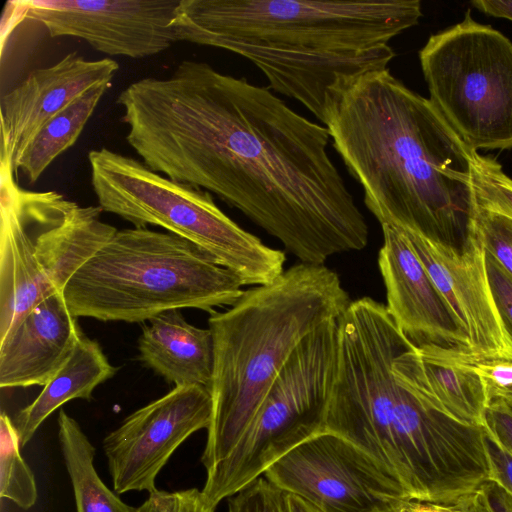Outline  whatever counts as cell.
Wrapping results in <instances>:
<instances>
[{"label":"cell","mask_w":512,"mask_h":512,"mask_svg":"<svg viewBox=\"0 0 512 512\" xmlns=\"http://www.w3.org/2000/svg\"><path fill=\"white\" fill-rule=\"evenodd\" d=\"M403 512H462L456 505L410 501Z\"/></svg>","instance_id":"obj_33"},{"label":"cell","mask_w":512,"mask_h":512,"mask_svg":"<svg viewBox=\"0 0 512 512\" xmlns=\"http://www.w3.org/2000/svg\"><path fill=\"white\" fill-rule=\"evenodd\" d=\"M429 100L473 151L512 149V42L467 10L419 51Z\"/></svg>","instance_id":"obj_9"},{"label":"cell","mask_w":512,"mask_h":512,"mask_svg":"<svg viewBox=\"0 0 512 512\" xmlns=\"http://www.w3.org/2000/svg\"><path fill=\"white\" fill-rule=\"evenodd\" d=\"M480 491L490 512H512V495L498 484L488 481Z\"/></svg>","instance_id":"obj_31"},{"label":"cell","mask_w":512,"mask_h":512,"mask_svg":"<svg viewBox=\"0 0 512 512\" xmlns=\"http://www.w3.org/2000/svg\"><path fill=\"white\" fill-rule=\"evenodd\" d=\"M473 188L479 207L512 218V178L503 171L495 158L476 152Z\"/></svg>","instance_id":"obj_23"},{"label":"cell","mask_w":512,"mask_h":512,"mask_svg":"<svg viewBox=\"0 0 512 512\" xmlns=\"http://www.w3.org/2000/svg\"><path fill=\"white\" fill-rule=\"evenodd\" d=\"M81 334L63 292L47 297L0 340V387L45 386L66 363Z\"/></svg>","instance_id":"obj_16"},{"label":"cell","mask_w":512,"mask_h":512,"mask_svg":"<svg viewBox=\"0 0 512 512\" xmlns=\"http://www.w3.org/2000/svg\"><path fill=\"white\" fill-rule=\"evenodd\" d=\"M263 476L320 512H403V486L356 445L323 431L273 463Z\"/></svg>","instance_id":"obj_10"},{"label":"cell","mask_w":512,"mask_h":512,"mask_svg":"<svg viewBox=\"0 0 512 512\" xmlns=\"http://www.w3.org/2000/svg\"><path fill=\"white\" fill-rule=\"evenodd\" d=\"M243 285L190 241L133 227L117 230L70 278L63 296L76 318L143 323L170 310L211 314L231 307Z\"/></svg>","instance_id":"obj_6"},{"label":"cell","mask_w":512,"mask_h":512,"mask_svg":"<svg viewBox=\"0 0 512 512\" xmlns=\"http://www.w3.org/2000/svg\"><path fill=\"white\" fill-rule=\"evenodd\" d=\"M323 123L381 226L462 251L475 236L476 151L428 98L388 68L347 78L328 94Z\"/></svg>","instance_id":"obj_2"},{"label":"cell","mask_w":512,"mask_h":512,"mask_svg":"<svg viewBox=\"0 0 512 512\" xmlns=\"http://www.w3.org/2000/svg\"><path fill=\"white\" fill-rule=\"evenodd\" d=\"M138 512H215L196 488L167 492L157 490L138 507Z\"/></svg>","instance_id":"obj_27"},{"label":"cell","mask_w":512,"mask_h":512,"mask_svg":"<svg viewBox=\"0 0 512 512\" xmlns=\"http://www.w3.org/2000/svg\"><path fill=\"white\" fill-rule=\"evenodd\" d=\"M485 262L495 304L505 329L512 340V276L486 252Z\"/></svg>","instance_id":"obj_28"},{"label":"cell","mask_w":512,"mask_h":512,"mask_svg":"<svg viewBox=\"0 0 512 512\" xmlns=\"http://www.w3.org/2000/svg\"><path fill=\"white\" fill-rule=\"evenodd\" d=\"M212 418L210 390L175 386L127 416L103 439L114 491H157L156 477L177 448Z\"/></svg>","instance_id":"obj_12"},{"label":"cell","mask_w":512,"mask_h":512,"mask_svg":"<svg viewBox=\"0 0 512 512\" xmlns=\"http://www.w3.org/2000/svg\"><path fill=\"white\" fill-rule=\"evenodd\" d=\"M111 58L87 60L76 52L33 70L1 98L0 167H12L22 149L51 117L95 85L112 83Z\"/></svg>","instance_id":"obj_15"},{"label":"cell","mask_w":512,"mask_h":512,"mask_svg":"<svg viewBox=\"0 0 512 512\" xmlns=\"http://www.w3.org/2000/svg\"><path fill=\"white\" fill-rule=\"evenodd\" d=\"M462 512H490L480 489L456 505Z\"/></svg>","instance_id":"obj_34"},{"label":"cell","mask_w":512,"mask_h":512,"mask_svg":"<svg viewBox=\"0 0 512 512\" xmlns=\"http://www.w3.org/2000/svg\"><path fill=\"white\" fill-rule=\"evenodd\" d=\"M484 432L488 481L512 495V454L490 432L485 429Z\"/></svg>","instance_id":"obj_29"},{"label":"cell","mask_w":512,"mask_h":512,"mask_svg":"<svg viewBox=\"0 0 512 512\" xmlns=\"http://www.w3.org/2000/svg\"><path fill=\"white\" fill-rule=\"evenodd\" d=\"M411 345L385 313L343 320L324 431L356 445L411 500L457 505L488 482L485 432L428 408L396 382L393 362Z\"/></svg>","instance_id":"obj_3"},{"label":"cell","mask_w":512,"mask_h":512,"mask_svg":"<svg viewBox=\"0 0 512 512\" xmlns=\"http://www.w3.org/2000/svg\"><path fill=\"white\" fill-rule=\"evenodd\" d=\"M471 4L486 15L512 21V0H474Z\"/></svg>","instance_id":"obj_32"},{"label":"cell","mask_w":512,"mask_h":512,"mask_svg":"<svg viewBox=\"0 0 512 512\" xmlns=\"http://www.w3.org/2000/svg\"><path fill=\"white\" fill-rule=\"evenodd\" d=\"M392 371L396 382L428 408L482 427L489 399L481 377L468 365L412 345L395 358Z\"/></svg>","instance_id":"obj_17"},{"label":"cell","mask_w":512,"mask_h":512,"mask_svg":"<svg viewBox=\"0 0 512 512\" xmlns=\"http://www.w3.org/2000/svg\"><path fill=\"white\" fill-rule=\"evenodd\" d=\"M419 0H180L176 42L236 53L269 88L323 123L330 91L343 80L388 68L389 42L418 24Z\"/></svg>","instance_id":"obj_4"},{"label":"cell","mask_w":512,"mask_h":512,"mask_svg":"<svg viewBox=\"0 0 512 512\" xmlns=\"http://www.w3.org/2000/svg\"><path fill=\"white\" fill-rule=\"evenodd\" d=\"M18 431L4 411L0 416V496L28 510L38 497L34 474L20 453Z\"/></svg>","instance_id":"obj_22"},{"label":"cell","mask_w":512,"mask_h":512,"mask_svg":"<svg viewBox=\"0 0 512 512\" xmlns=\"http://www.w3.org/2000/svg\"><path fill=\"white\" fill-rule=\"evenodd\" d=\"M287 502L289 512H320L309 502L292 494L287 493Z\"/></svg>","instance_id":"obj_35"},{"label":"cell","mask_w":512,"mask_h":512,"mask_svg":"<svg viewBox=\"0 0 512 512\" xmlns=\"http://www.w3.org/2000/svg\"><path fill=\"white\" fill-rule=\"evenodd\" d=\"M111 84L93 86L45 122L15 160L14 172L35 183L59 155L74 145Z\"/></svg>","instance_id":"obj_20"},{"label":"cell","mask_w":512,"mask_h":512,"mask_svg":"<svg viewBox=\"0 0 512 512\" xmlns=\"http://www.w3.org/2000/svg\"><path fill=\"white\" fill-rule=\"evenodd\" d=\"M21 19L36 21L50 37H75L109 56L145 58L176 42L180 0L10 1Z\"/></svg>","instance_id":"obj_11"},{"label":"cell","mask_w":512,"mask_h":512,"mask_svg":"<svg viewBox=\"0 0 512 512\" xmlns=\"http://www.w3.org/2000/svg\"><path fill=\"white\" fill-rule=\"evenodd\" d=\"M58 440L74 491L76 512H138L124 503L99 477L95 448L80 424L65 410L58 413Z\"/></svg>","instance_id":"obj_21"},{"label":"cell","mask_w":512,"mask_h":512,"mask_svg":"<svg viewBox=\"0 0 512 512\" xmlns=\"http://www.w3.org/2000/svg\"><path fill=\"white\" fill-rule=\"evenodd\" d=\"M482 427L512 454V409L500 399L489 401Z\"/></svg>","instance_id":"obj_30"},{"label":"cell","mask_w":512,"mask_h":512,"mask_svg":"<svg viewBox=\"0 0 512 512\" xmlns=\"http://www.w3.org/2000/svg\"><path fill=\"white\" fill-rule=\"evenodd\" d=\"M350 302L335 271L300 262L210 314L212 418L201 456L206 474L236 446L298 344L338 320Z\"/></svg>","instance_id":"obj_5"},{"label":"cell","mask_w":512,"mask_h":512,"mask_svg":"<svg viewBox=\"0 0 512 512\" xmlns=\"http://www.w3.org/2000/svg\"><path fill=\"white\" fill-rule=\"evenodd\" d=\"M138 350L140 361L169 384L209 388L214 363L211 330L188 323L180 310L151 319L142 328Z\"/></svg>","instance_id":"obj_18"},{"label":"cell","mask_w":512,"mask_h":512,"mask_svg":"<svg viewBox=\"0 0 512 512\" xmlns=\"http://www.w3.org/2000/svg\"><path fill=\"white\" fill-rule=\"evenodd\" d=\"M378 266L386 290V309L417 348L444 354L468 353V339L406 234L384 225Z\"/></svg>","instance_id":"obj_13"},{"label":"cell","mask_w":512,"mask_h":512,"mask_svg":"<svg viewBox=\"0 0 512 512\" xmlns=\"http://www.w3.org/2000/svg\"><path fill=\"white\" fill-rule=\"evenodd\" d=\"M126 140L151 170L215 194L300 262L360 251L368 225L328 154L326 127L268 87L184 60L117 97Z\"/></svg>","instance_id":"obj_1"},{"label":"cell","mask_w":512,"mask_h":512,"mask_svg":"<svg viewBox=\"0 0 512 512\" xmlns=\"http://www.w3.org/2000/svg\"><path fill=\"white\" fill-rule=\"evenodd\" d=\"M228 512H289L287 493L260 476L228 498Z\"/></svg>","instance_id":"obj_26"},{"label":"cell","mask_w":512,"mask_h":512,"mask_svg":"<svg viewBox=\"0 0 512 512\" xmlns=\"http://www.w3.org/2000/svg\"><path fill=\"white\" fill-rule=\"evenodd\" d=\"M475 233L485 252L512 276V218L478 206Z\"/></svg>","instance_id":"obj_24"},{"label":"cell","mask_w":512,"mask_h":512,"mask_svg":"<svg viewBox=\"0 0 512 512\" xmlns=\"http://www.w3.org/2000/svg\"><path fill=\"white\" fill-rule=\"evenodd\" d=\"M402 231L461 322L469 354L478 359L512 360V340L495 304L485 251L476 233L466 248L457 251Z\"/></svg>","instance_id":"obj_14"},{"label":"cell","mask_w":512,"mask_h":512,"mask_svg":"<svg viewBox=\"0 0 512 512\" xmlns=\"http://www.w3.org/2000/svg\"><path fill=\"white\" fill-rule=\"evenodd\" d=\"M0 167V340L67 282L117 231L99 206L21 188Z\"/></svg>","instance_id":"obj_7"},{"label":"cell","mask_w":512,"mask_h":512,"mask_svg":"<svg viewBox=\"0 0 512 512\" xmlns=\"http://www.w3.org/2000/svg\"><path fill=\"white\" fill-rule=\"evenodd\" d=\"M117 371L118 367L109 362L100 344L82 333L62 368L43 386L36 399L15 415L13 422L21 447L29 443L56 409L73 399L90 400L96 387Z\"/></svg>","instance_id":"obj_19"},{"label":"cell","mask_w":512,"mask_h":512,"mask_svg":"<svg viewBox=\"0 0 512 512\" xmlns=\"http://www.w3.org/2000/svg\"><path fill=\"white\" fill-rule=\"evenodd\" d=\"M439 357L471 367L481 377L489 401L500 399L512 409V360L478 359L468 353L439 355Z\"/></svg>","instance_id":"obj_25"},{"label":"cell","mask_w":512,"mask_h":512,"mask_svg":"<svg viewBox=\"0 0 512 512\" xmlns=\"http://www.w3.org/2000/svg\"><path fill=\"white\" fill-rule=\"evenodd\" d=\"M91 185L103 212L134 227L159 226L197 245L244 285L279 277L285 253L228 217L202 189L174 181L106 147L88 154Z\"/></svg>","instance_id":"obj_8"}]
</instances>
